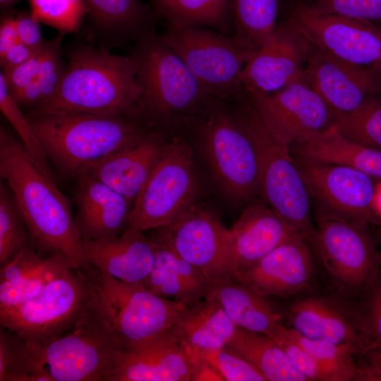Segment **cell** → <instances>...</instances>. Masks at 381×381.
Masks as SVG:
<instances>
[{"label":"cell","mask_w":381,"mask_h":381,"mask_svg":"<svg viewBox=\"0 0 381 381\" xmlns=\"http://www.w3.org/2000/svg\"><path fill=\"white\" fill-rule=\"evenodd\" d=\"M313 44L287 18L246 63L241 75L248 95L276 92L302 78Z\"/></svg>","instance_id":"obj_17"},{"label":"cell","mask_w":381,"mask_h":381,"mask_svg":"<svg viewBox=\"0 0 381 381\" xmlns=\"http://www.w3.org/2000/svg\"><path fill=\"white\" fill-rule=\"evenodd\" d=\"M81 244L85 263L127 284L143 286L153 267L154 241L130 226L114 240Z\"/></svg>","instance_id":"obj_22"},{"label":"cell","mask_w":381,"mask_h":381,"mask_svg":"<svg viewBox=\"0 0 381 381\" xmlns=\"http://www.w3.org/2000/svg\"><path fill=\"white\" fill-rule=\"evenodd\" d=\"M374 208L381 223V181L375 183Z\"/></svg>","instance_id":"obj_53"},{"label":"cell","mask_w":381,"mask_h":381,"mask_svg":"<svg viewBox=\"0 0 381 381\" xmlns=\"http://www.w3.org/2000/svg\"><path fill=\"white\" fill-rule=\"evenodd\" d=\"M292 155L317 203L362 226L377 227L380 224L374 208L373 179L348 167Z\"/></svg>","instance_id":"obj_14"},{"label":"cell","mask_w":381,"mask_h":381,"mask_svg":"<svg viewBox=\"0 0 381 381\" xmlns=\"http://www.w3.org/2000/svg\"><path fill=\"white\" fill-rule=\"evenodd\" d=\"M236 327L219 303L206 295L169 329L183 347L214 349L224 346Z\"/></svg>","instance_id":"obj_29"},{"label":"cell","mask_w":381,"mask_h":381,"mask_svg":"<svg viewBox=\"0 0 381 381\" xmlns=\"http://www.w3.org/2000/svg\"><path fill=\"white\" fill-rule=\"evenodd\" d=\"M291 338L303 347L332 377L333 381L356 380L353 363L357 349L351 344L311 339L288 328Z\"/></svg>","instance_id":"obj_36"},{"label":"cell","mask_w":381,"mask_h":381,"mask_svg":"<svg viewBox=\"0 0 381 381\" xmlns=\"http://www.w3.org/2000/svg\"><path fill=\"white\" fill-rule=\"evenodd\" d=\"M78 268L90 290V306L109 327L121 351L169 330L189 308L89 264Z\"/></svg>","instance_id":"obj_6"},{"label":"cell","mask_w":381,"mask_h":381,"mask_svg":"<svg viewBox=\"0 0 381 381\" xmlns=\"http://www.w3.org/2000/svg\"><path fill=\"white\" fill-rule=\"evenodd\" d=\"M22 0H0V8L1 13L13 11L16 4Z\"/></svg>","instance_id":"obj_54"},{"label":"cell","mask_w":381,"mask_h":381,"mask_svg":"<svg viewBox=\"0 0 381 381\" xmlns=\"http://www.w3.org/2000/svg\"><path fill=\"white\" fill-rule=\"evenodd\" d=\"M151 238L155 242V261L143 287L157 296L173 298L188 307L193 306L177 270L176 251L164 241L155 236Z\"/></svg>","instance_id":"obj_35"},{"label":"cell","mask_w":381,"mask_h":381,"mask_svg":"<svg viewBox=\"0 0 381 381\" xmlns=\"http://www.w3.org/2000/svg\"><path fill=\"white\" fill-rule=\"evenodd\" d=\"M26 116L48 159L69 176L149 134L141 121L123 115L58 110Z\"/></svg>","instance_id":"obj_4"},{"label":"cell","mask_w":381,"mask_h":381,"mask_svg":"<svg viewBox=\"0 0 381 381\" xmlns=\"http://www.w3.org/2000/svg\"><path fill=\"white\" fill-rule=\"evenodd\" d=\"M0 174L26 223L32 243L42 253L84 262L81 238L67 197L5 128H0Z\"/></svg>","instance_id":"obj_2"},{"label":"cell","mask_w":381,"mask_h":381,"mask_svg":"<svg viewBox=\"0 0 381 381\" xmlns=\"http://www.w3.org/2000/svg\"><path fill=\"white\" fill-rule=\"evenodd\" d=\"M236 116L257 154L260 195L289 225L310 243L315 234L310 193L291 148L270 133L244 90L231 99Z\"/></svg>","instance_id":"obj_7"},{"label":"cell","mask_w":381,"mask_h":381,"mask_svg":"<svg viewBox=\"0 0 381 381\" xmlns=\"http://www.w3.org/2000/svg\"><path fill=\"white\" fill-rule=\"evenodd\" d=\"M313 243L334 282L348 292L363 291L380 265L376 239L366 227L317 203Z\"/></svg>","instance_id":"obj_11"},{"label":"cell","mask_w":381,"mask_h":381,"mask_svg":"<svg viewBox=\"0 0 381 381\" xmlns=\"http://www.w3.org/2000/svg\"><path fill=\"white\" fill-rule=\"evenodd\" d=\"M197 191L190 148L175 136L133 202L128 226L143 231L170 225L194 205Z\"/></svg>","instance_id":"obj_10"},{"label":"cell","mask_w":381,"mask_h":381,"mask_svg":"<svg viewBox=\"0 0 381 381\" xmlns=\"http://www.w3.org/2000/svg\"><path fill=\"white\" fill-rule=\"evenodd\" d=\"M0 109L19 135L27 152L44 174L54 180L45 151L28 117L23 114L20 106L9 92L1 73Z\"/></svg>","instance_id":"obj_38"},{"label":"cell","mask_w":381,"mask_h":381,"mask_svg":"<svg viewBox=\"0 0 381 381\" xmlns=\"http://www.w3.org/2000/svg\"><path fill=\"white\" fill-rule=\"evenodd\" d=\"M291 151L308 160L348 167L381 181V151L346 138L333 126L292 146Z\"/></svg>","instance_id":"obj_28"},{"label":"cell","mask_w":381,"mask_h":381,"mask_svg":"<svg viewBox=\"0 0 381 381\" xmlns=\"http://www.w3.org/2000/svg\"><path fill=\"white\" fill-rule=\"evenodd\" d=\"M316 47L381 73V28L349 17L315 14L296 4L288 17Z\"/></svg>","instance_id":"obj_15"},{"label":"cell","mask_w":381,"mask_h":381,"mask_svg":"<svg viewBox=\"0 0 381 381\" xmlns=\"http://www.w3.org/2000/svg\"><path fill=\"white\" fill-rule=\"evenodd\" d=\"M308 243L301 236L293 238L234 274L233 279L265 298H288L308 289L313 274Z\"/></svg>","instance_id":"obj_19"},{"label":"cell","mask_w":381,"mask_h":381,"mask_svg":"<svg viewBox=\"0 0 381 381\" xmlns=\"http://www.w3.org/2000/svg\"><path fill=\"white\" fill-rule=\"evenodd\" d=\"M141 94L138 119L161 126L183 125L217 97L205 88L157 33L135 43Z\"/></svg>","instance_id":"obj_5"},{"label":"cell","mask_w":381,"mask_h":381,"mask_svg":"<svg viewBox=\"0 0 381 381\" xmlns=\"http://www.w3.org/2000/svg\"><path fill=\"white\" fill-rule=\"evenodd\" d=\"M30 240L25 219L9 187L0 185V264L10 261L28 247Z\"/></svg>","instance_id":"obj_37"},{"label":"cell","mask_w":381,"mask_h":381,"mask_svg":"<svg viewBox=\"0 0 381 381\" xmlns=\"http://www.w3.org/2000/svg\"><path fill=\"white\" fill-rule=\"evenodd\" d=\"M246 95L270 133L290 148L332 125L331 110L302 78L272 94Z\"/></svg>","instance_id":"obj_16"},{"label":"cell","mask_w":381,"mask_h":381,"mask_svg":"<svg viewBox=\"0 0 381 381\" xmlns=\"http://www.w3.org/2000/svg\"><path fill=\"white\" fill-rule=\"evenodd\" d=\"M62 38L63 35L59 34L49 40H45L40 50V66L37 76L43 99L40 106L54 95L66 71L61 52Z\"/></svg>","instance_id":"obj_42"},{"label":"cell","mask_w":381,"mask_h":381,"mask_svg":"<svg viewBox=\"0 0 381 381\" xmlns=\"http://www.w3.org/2000/svg\"><path fill=\"white\" fill-rule=\"evenodd\" d=\"M75 178V221L81 240L105 241L119 237L128 226L133 202L83 171Z\"/></svg>","instance_id":"obj_21"},{"label":"cell","mask_w":381,"mask_h":381,"mask_svg":"<svg viewBox=\"0 0 381 381\" xmlns=\"http://www.w3.org/2000/svg\"><path fill=\"white\" fill-rule=\"evenodd\" d=\"M74 267L76 266L66 255L53 253L34 270L17 279L0 282V312L29 301L53 280Z\"/></svg>","instance_id":"obj_33"},{"label":"cell","mask_w":381,"mask_h":381,"mask_svg":"<svg viewBox=\"0 0 381 381\" xmlns=\"http://www.w3.org/2000/svg\"><path fill=\"white\" fill-rule=\"evenodd\" d=\"M89 297L88 286L78 268L74 267L29 301L0 312V323L23 340H48L74 327Z\"/></svg>","instance_id":"obj_12"},{"label":"cell","mask_w":381,"mask_h":381,"mask_svg":"<svg viewBox=\"0 0 381 381\" xmlns=\"http://www.w3.org/2000/svg\"><path fill=\"white\" fill-rule=\"evenodd\" d=\"M186 354L191 365L190 381H224L219 373L207 361L195 355Z\"/></svg>","instance_id":"obj_51"},{"label":"cell","mask_w":381,"mask_h":381,"mask_svg":"<svg viewBox=\"0 0 381 381\" xmlns=\"http://www.w3.org/2000/svg\"><path fill=\"white\" fill-rule=\"evenodd\" d=\"M273 339L284 350L291 364L309 380L333 381L331 375L290 337L284 326Z\"/></svg>","instance_id":"obj_44"},{"label":"cell","mask_w":381,"mask_h":381,"mask_svg":"<svg viewBox=\"0 0 381 381\" xmlns=\"http://www.w3.org/2000/svg\"><path fill=\"white\" fill-rule=\"evenodd\" d=\"M15 23L20 42L35 52H39L44 42L40 22L35 20L30 11H15Z\"/></svg>","instance_id":"obj_47"},{"label":"cell","mask_w":381,"mask_h":381,"mask_svg":"<svg viewBox=\"0 0 381 381\" xmlns=\"http://www.w3.org/2000/svg\"><path fill=\"white\" fill-rule=\"evenodd\" d=\"M18 41V38L15 23V11L1 13L0 22V58Z\"/></svg>","instance_id":"obj_49"},{"label":"cell","mask_w":381,"mask_h":381,"mask_svg":"<svg viewBox=\"0 0 381 381\" xmlns=\"http://www.w3.org/2000/svg\"><path fill=\"white\" fill-rule=\"evenodd\" d=\"M9 337L11 361L2 381H107L121 351L89 302L67 332L40 341L10 331Z\"/></svg>","instance_id":"obj_1"},{"label":"cell","mask_w":381,"mask_h":381,"mask_svg":"<svg viewBox=\"0 0 381 381\" xmlns=\"http://www.w3.org/2000/svg\"><path fill=\"white\" fill-rule=\"evenodd\" d=\"M369 358V365L358 368L356 380L381 381V345L369 346L363 352Z\"/></svg>","instance_id":"obj_48"},{"label":"cell","mask_w":381,"mask_h":381,"mask_svg":"<svg viewBox=\"0 0 381 381\" xmlns=\"http://www.w3.org/2000/svg\"><path fill=\"white\" fill-rule=\"evenodd\" d=\"M230 232L234 275L250 267L280 245L303 237L269 205L260 203L246 208Z\"/></svg>","instance_id":"obj_24"},{"label":"cell","mask_w":381,"mask_h":381,"mask_svg":"<svg viewBox=\"0 0 381 381\" xmlns=\"http://www.w3.org/2000/svg\"><path fill=\"white\" fill-rule=\"evenodd\" d=\"M363 291L364 309L360 321L368 348L381 345V265Z\"/></svg>","instance_id":"obj_43"},{"label":"cell","mask_w":381,"mask_h":381,"mask_svg":"<svg viewBox=\"0 0 381 381\" xmlns=\"http://www.w3.org/2000/svg\"><path fill=\"white\" fill-rule=\"evenodd\" d=\"M159 37L215 97L229 99L242 90L241 75L255 52L239 46L233 35L204 28L166 26Z\"/></svg>","instance_id":"obj_9"},{"label":"cell","mask_w":381,"mask_h":381,"mask_svg":"<svg viewBox=\"0 0 381 381\" xmlns=\"http://www.w3.org/2000/svg\"><path fill=\"white\" fill-rule=\"evenodd\" d=\"M184 126L198 135L217 180L229 196L247 200L260 195L255 149L230 99H214Z\"/></svg>","instance_id":"obj_8"},{"label":"cell","mask_w":381,"mask_h":381,"mask_svg":"<svg viewBox=\"0 0 381 381\" xmlns=\"http://www.w3.org/2000/svg\"><path fill=\"white\" fill-rule=\"evenodd\" d=\"M297 4L313 13L349 17L381 28V0H301Z\"/></svg>","instance_id":"obj_41"},{"label":"cell","mask_w":381,"mask_h":381,"mask_svg":"<svg viewBox=\"0 0 381 381\" xmlns=\"http://www.w3.org/2000/svg\"><path fill=\"white\" fill-rule=\"evenodd\" d=\"M39 52L32 50L18 40L0 58L1 69L10 68L20 65L30 60Z\"/></svg>","instance_id":"obj_50"},{"label":"cell","mask_w":381,"mask_h":381,"mask_svg":"<svg viewBox=\"0 0 381 381\" xmlns=\"http://www.w3.org/2000/svg\"><path fill=\"white\" fill-rule=\"evenodd\" d=\"M40 59V51L30 60L20 65L1 69L0 73L4 78L9 92L13 97L37 78Z\"/></svg>","instance_id":"obj_45"},{"label":"cell","mask_w":381,"mask_h":381,"mask_svg":"<svg viewBox=\"0 0 381 381\" xmlns=\"http://www.w3.org/2000/svg\"><path fill=\"white\" fill-rule=\"evenodd\" d=\"M1 326L0 334V381H2L4 373L10 364L11 344L8 331Z\"/></svg>","instance_id":"obj_52"},{"label":"cell","mask_w":381,"mask_h":381,"mask_svg":"<svg viewBox=\"0 0 381 381\" xmlns=\"http://www.w3.org/2000/svg\"><path fill=\"white\" fill-rule=\"evenodd\" d=\"M45 259L46 257L41 256L30 247L23 249L1 266L0 282L17 279L40 267Z\"/></svg>","instance_id":"obj_46"},{"label":"cell","mask_w":381,"mask_h":381,"mask_svg":"<svg viewBox=\"0 0 381 381\" xmlns=\"http://www.w3.org/2000/svg\"><path fill=\"white\" fill-rule=\"evenodd\" d=\"M32 17L59 34L77 32L87 14L84 0H28Z\"/></svg>","instance_id":"obj_39"},{"label":"cell","mask_w":381,"mask_h":381,"mask_svg":"<svg viewBox=\"0 0 381 381\" xmlns=\"http://www.w3.org/2000/svg\"><path fill=\"white\" fill-rule=\"evenodd\" d=\"M280 0H231L233 37L241 47L256 51L277 26Z\"/></svg>","instance_id":"obj_32"},{"label":"cell","mask_w":381,"mask_h":381,"mask_svg":"<svg viewBox=\"0 0 381 381\" xmlns=\"http://www.w3.org/2000/svg\"><path fill=\"white\" fill-rule=\"evenodd\" d=\"M290 329L301 336L353 346L363 353L367 342L360 320L327 299L309 297L294 303L287 313Z\"/></svg>","instance_id":"obj_25"},{"label":"cell","mask_w":381,"mask_h":381,"mask_svg":"<svg viewBox=\"0 0 381 381\" xmlns=\"http://www.w3.org/2000/svg\"><path fill=\"white\" fill-rule=\"evenodd\" d=\"M135 58L82 44L68 54L54 95L36 111L68 110L138 119L141 88Z\"/></svg>","instance_id":"obj_3"},{"label":"cell","mask_w":381,"mask_h":381,"mask_svg":"<svg viewBox=\"0 0 381 381\" xmlns=\"http://www.w3.org/2000/svg\"><path fill=\"white\" fill-rule=\"evenodd\" d=\"M191 365L170 329L119 352L107 381H190Z\"/></svg>","instance_id":"obj_20"},{"label":"cell","mask_w":381,"mask_h":381,"mask_svg":"<svg viewBox=\"0 0 381 381\" xmlns=\"http://www.w3.org/2000/svg\"><path fill=\"white\" fill-rule=\"evenodd\" d=\"M94 30L111 44H135L156 34L159 20L149 4L140 0H84Z\"/></svg>","instance_id":"obj_26"},{"label":"cell","mask_w":381,"mask_h":381,"mask_svg":"<svg viewBox=\"0 0 381 381\" xmlns=\"http://www.w3.org/2000/svg\"><path fill=\"white\" fill-rule=\"evenodd\" d=\"M154 236L168 243L207 280L233 279L234 270L230 229L212 213L193 205Z\"/></svg>","instance_id":"obj_13"},{"label":"cell","mask_w":381,"mask_h":381,"mask_svg":"<svg viewBox=\"0 0 381 381\" xmlns=\"http://www.w3.org/2000/svg\"><path fill=\"white\" fill-rule=\"evenodd\" d=\"M206 295L219 303L237 327L273 339L285 326L265 297L233 279L208 280Z\"/></svg>","instance_id":"obj_27"},{"label":"cell","mask_w":381,"mask_h":381,"mask_svg":"<svg viewBox=\"0 0 381 381\" xmlns=\"http://www.w3.org/2000/svg\"><path fill=\"white\" fill-rule=\"evenodd\" d=\"M302 79L322 98L332 114L357 109L381 94V73L341 60L313 45Z\"/></svg>","instance_id":"obj_18"},{"label":"cell","mask_w":381,"mask_h":381,"mask_svg":"<svg viewBox=\"0 0 381 381\" xmlns=\"http://www.w3.org/2000/svg\"><path fill=\"white\" fill-rule=\"evenodd\" d=\"M165 26L204 28L234 35L231 0H150Z\"/></svg>","instance_id":"obj_30"},{"label":"cell","mask_w":381,"mask_h":381,"mask_svg":"<svg viewBox=\"0 0 381 381\" xmlns=\"http://www.w3.org/2000/svg\"><path fill=\"white\" fill-rule=\"evenodd\" d=\"M183 348L186 353L198 356L210 363L224 381H267L250 363L225 346L214 349Z\"/></svg>","instance_id":"obj_40"},{"label":"cell","mask_w":381,"mask_h":381,"mask_svg":"<svg viewBox=\"0 0 381 381\" xmlns=\"http://www.w3.org/2000/svg\"><path fill=\"white\" fill-rule=\"evenodd\" d=\"M346 138L381 151V94L346 114H332V125Z\"/></svg>","instance_id":"obj_34"},{"label":"cell","mask_w":381,"mask_h":381,"mask_svg":"<svg viewBox=\"0 0 381 381\" xmlns=\"http://www.w3.org/2000/svg\"><path fill=\"white\" fill-rule=\"evenodd\" d=\"M164 147L157 133H150L138 143L85 165L80 171L134 202L159 162Z\"/></svg>","instance_id":"obj_23"},{"label":"cell","mask_w":381,"mask_h":381,"mask_svg":"<svg viewBox=\"0 0 381 381\" xmlns=\"http://www.w3.org/2000/svg\"><path fill=\"white\" fill-rule=\"evenodd\" d=\"M225 346L250 363L267 381H308L267 335L237 327Z\"/></svg>","instance_id":"obj_31"},{"label":"cell","mask_w":381,"mask_h":381,"mask_svg":"<svg viewBox=\"0 0 381 381\" xmlns=\"http://www.w3.org/2000/svg\"><path fill=\"white\" fill-rule=\"evenodd\" d=\"M377 227V230L376 241H377L379 252L381 256V223Z\"/></svg>","instance_id":"obj_55"}]
</instances>
